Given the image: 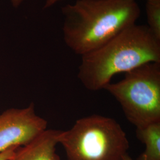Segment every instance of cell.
<instances>
[{
    "instance_id": "11",
    "label": "cell",
    "mask_w": 160,
    "mask_h": 160,
    "mask_svg": "<svg viewBox=\"0 0 160 160\" xmlns=\"http://www.w3.org/2000/svg\"><path fill=\"white\" fill-rule=\"evenodd\" d=\"M23 1L24 0H11L12 5L15 7H17L18 6H20Z\"/></svg>"
},
{
    "instance_id": "10",
    "label": "cell",
    "mask_w": 160,
    "mask_h": 160,
    "mask_svg": "<svg viewBox=\"0 0 160 160\" xmlns=\"http://www.w3.org/2000/svg\"><path fill=\"white\" fill-rule=\"evenodd\" d=\"M61 1H62V0H46L45 4L44 6V8H49L51 6H53L57 2H59Z\"/></svg>"
},
{
    "instance_id": "4",
    "label": "cell",
    "mask_w": 160,
    "mask_h": 160,
    "mask_svg": "<svg viewBox=\"0 0 160 160\" xmlns=\"http://www.w3.org/2000/svg\"><path fill=\"white\" fill-rule=\"evenodd\" d=\"M104 90L119 103L127 120L136 129L160 122V63L142 65Z\"/></svg>"
},
{
    "instance_id": "2",
    "label": "cell",
    "mask_w": 160,
    "mask_h": 160,
    "mask_svg": "<svg viewBox=\"0 0 160 160\" xmlns=\"http://www.w3.org/2000/svg\"><path fill=\"white\" fill-rule=\"evenodd\" d=\"M150 62L160 63V40L147 26L135 24L82 55L77 77L86 89L97 92L110 83L115 75Z\"/></svg>"
},
{
    "instance_id": "9",
    "label": "cell",
    "mask_w": 160,
    "mask_h": 160,
    "mask_svg": "<svg viewBox=\"0 0 160 160\" xmlns=\"http://www.w3.org/2000/svg\"><path fill=\"white\" fill-rule=\"evenodd\" d=\"M17 147L8 149L4 152H0V160H10L14 154L15 150Z\"/></svg>"
},
{
    "instance_id": "8",
    "label": "cell",
    "mask_w": 160,
    "mask_h": 160,
    "mask_svg": "<svg viewBox=\"0 0 160 160\" xmlns=\"http://www.w3.org/2000/svg\"><path fill=\"white\" fill-rule=\"evenodd\" d=\"M146 14L148 28L151 33L160 40V0L147 1Z\"/></svg>"
},
{
    "instance_id": "5",
    "label": "cell",
    "mask_w": 160,
    "mask_h": 160,
    "mask_svg": "<svg viewBox=\"0 0 160 160\" xmlns=\"http://www.w3.org/2000/svg\"><path fill=\"white\" fill-rule=\"evenodd\" d=\"M48 122L36 114L34 103L0 114V152L27 145L47 129Z\"/></svg>"
},
{
    "instance_id": "12",
    "label": "cell",
    "mask_w": 160,
    "mask_h": 160,
    "mask_svg": "<svg viewBox=\"0 0 160 160\" xmlns=\"http://www.w3.org/2000/svg\"><path fill=\"white\" fill-rule=\"evenodd\" d=\"M122 160H133L132 158L128 154H126L123 158V159Z\"/></svg>"
},
{
    "instance_id": "13",
    "label": "cell",
    "mask_w": 160,
    "mask_h": 160,
    "mask_svg": "<svg viewBox=\"0 0 160 160\" xmlns=\"http://www.w3.org/2000/svg\"><path fill=\"white\" fill-rule=\"evenodd\" d=\"M147 1H155V0H147Z\"/></svg>"
},
{
    "instance_id": "7",
    "label": "cell",
    "mask_w": 160,
    "mask_h": 160,
    "mask_svg": "<svg viewBox=\"0 0 160 160\" xmlns=\"http://www.w3.org/2000/svg\"><path fill=\"white\" fill-rule=\"evenodd\" d=\"M136 135L145 145L137 160H160V122L137 129Z\"/></svg>"
},
{
    "instance_id": "3",
    "label": "cell",
    "mask_w": 160,
    "mask_h": 160,
    "mask_svg": "<svg viewBox=\"0 0 160 160\" xmlns=\"http://www.w3.org/2000/svg\"><path fill=\"white\" fill-rule=\"evenodd\" d=\"M58 143L67 160H122L129 142L122 127L107 116L92 114L76 120L67 131H60Z\"/></svg>"
},
{
    "instance_id": "1",
    "label": "cell",
    "mask_w": 160,
    "mask_h": 160,
    "mask_svg": "<svg viewBox=\"0 0 160 160\" xmlns=\"http://www.w3.org/2000/svg\"><path fill=\"white\" fill-rule=\"evenodd\" d=\"M62 12L65 43L81 56L135 24L141 14L135 0H77Z\"/></svg>"
},
{
    "instance_id": "6",
    "label": "cell",
    "mask_w": 160,
    "mask_h": 160,
    "mask_svg": "<svg viewBox=\"0 0 160 160\" xmlns=\"http://www.w3.org/2000/svg\"><path fill=\"white\" fill-rule=\"evenodd\" d=\"M59 132L46 129L27 145L17 147L10 160H62L56 151Z\"/></svg>"
}]
</instances>
